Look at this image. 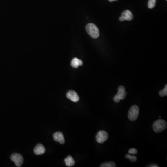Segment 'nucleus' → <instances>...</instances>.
<instances>
[{
	"mask_svg": "<svg viewBox=\"0 0 167 167\" xmlns=\"http://www.w3.org/2000/svg\"><path fill=\"white\" fill-rule=\"evenodd\" d=\"M86 31L88 35L94 39H97L99 36V31L97 26L93 23H89L86 25Z\"/></svg>",
	"mask_w": 167,
	"mask_h": 167,
	"instance_id": "f257e3e1",
	"label": "nucleus"
},
{
	"mask_svg": "<svg viewBox=\"0 0 167 167\" xmlns=\"http://www.w3.org/2000/svg\"><path fill=\"white\" fill-rule=\"evenodd\" d=\"M167 126V123L165 121L161 119L157 120L153 123V130L156 133H159L165 130Z\"/></svg>",
	"mask_w": 167,
	"mask_h": 167,
	"instance_id": "f03ea898",
	"label": "nucleus"
},
{
	"mask_svg": "<svg viewBox=\"0 0 167 167\" xmlns=\"http://www.w3.org/2000/svg\"><path fill=\"white\" fill-rule=\"evenodd\" d=\"M139 113V107L136 105H134L130 108L128 114V117L130 121H135L138 118Z\"/></svg>",
	"mask_w": 167,
	"mask_h": 167,
	"instance_id": "7ed1b4c3",
	"label": "nucleus"
},
{
	"mask_svg": "<svg viewBox=\"0 0 167 167\" xmlns=\"http://www.w3.org/2000/svg\"><path fill=\"white\" fill-rule=\"evenodd\" d=\"M126 94V92H125V87L124 86H119L118 88L117 94L114 97V101L116 103H118L120 100H123L125 99Z\"/></svg>",
	"mask_w": 167,
	"mask_h": 167,
	"instance_id": "20e7f679",
	"label": "nucleus"
},
{
	"mask_svg": "<svg viewBox=\"0 0 167 167\" xmlns=\"http://www.w3.org/2000/svg\"><path fill=\"white\" fill-rule=\"evenodd\" d=\"M11 159L14 161L16 166L20 167L23 163V157L22 155L17 153H14L11 156Z\"/></svg>",
	"mask_w": 167,
	"mask_h": 167,
	"instance_id": "39448f33",
	"label": "nucleus"
},
{
	"mask_svg": "<svg viewBox=\"0 0 167 167\" xmlns=\"http://www.w3.org/2000/svg\"><path fill=\"white\" fill-rule=\"evenodd\" d=\"M108 138V134L104 130L99 131L96 136V140L97 143L102 144L106 141Z\"/></svg>",
	"mask_w": 167,
	"mask_h": 167,
	"instance_id": "423d86ee",
	"label": "nucleus"
},
{
	"mask_svg": "<svg viewBox=\"0 0 167 167\" xmlns=\"http://www.w3.org/2000/svg\"><path fill=\"white\" fill-rule=\"evenodd\" d=\"M133 18V15L131 11L128 10H126L123 12L122 15L120 17L119 20L121 21H130Z\"/></svg>",
	"mask_w": 167,
	"mask_h": 167,
	"instance_id": "0eeeda50",
	"label": "nucleus"
},
{
	"mask_svg": "<svg viewBox=\"0 0 167 167\" xmlns=\"http://www.w3.org/2000/svg\"><path fill=\"white\" fill-rule=\"evenodd\" d=\"M66 97L69 99L73 102H77L79 100V97L76 92L70 90L66 93Z\"/></svg>",
	"mask_w": 167,
	"mask_h": 167,
	"instance_id": "6e6552de",
	"label": "nucleus"
},
{
	"mask_svg": "<svg viewBox=\"0 0 167 167\" xmlns=\"http://www.w3.org/2000/svg\"><path fill=\"white\" fill-rule=\"evenodd\" d=\"M53 139L56 141L59 142L61 144L65 143V138L63 134L61 132H57L53 135Z\"/></svg>",
	"mask_w": 167,
	"mask_h": 167,
	"instance_id": "1a4fd4ad",
	"label": "nucleus"
},
{
	"mask_svg": "<svg viewBox=\"0 0 167 167\" xmlns=\"http://www.w3.org/2000/svg\"><path fill=\"white\" fill-rule=\"evenodd\" d=\"M45 152V148L42 144H38L34 148V153L37 155L43 154Z\"/></svg>",
	"mask_w": 167,
	"mask_h": 167,
	"instance_id": "9d476101",
	"label": "nucleus"
},
{
	"mask_svg": "<svg viewBox=\"0 0 167 167\" xmlns=\"http://www.w3.org/2000/svg\"><path fill=\"white\" fill-rule=\"evenodd\" d=\"M83 62L82 61L77 58H74L71 61V66L74 68H78L79 66L83 65Z\"/></svg>",
	"mask_w": 167,
	"mask_h": 167,
	"instance_id": "9b49d317",
	"label": "nucleus"
},
{
	"mask_svg": "<svg viewBox=\"0 0 167 167\" xmlns=\"http://www.w3.org/2000/svg\"><path fill=\"white\" fill-rule=\"evenodd\" d=\"M65 162L67 167H72L75 164L74 159L71 155H69L65 158Z\"/></svg>",
	"mask_w": 167,
	"mask_h": 167,
	"instance_id": "f8f14e48",
	"label": "nucleus"
},
{
	"mask_svg": "<svg viewBox=\"0 0 167 167\" xmlns=\"http://www.w3.org/2000/svg\"><path fill=\"white\" fill-rule=\"evenodd\" d=\"M116 165L115 163L114 162H105L101 165L100 167H116Z\"/></svg>",
	"mask_w": 167,
	"mask_h": 167,
	"instance_id": "ddd939ff",
	"label": "nucleus"
},
{
	"mask_svg": "<svg viewBox=\"0 0 167 167\" xmlns=\"http://www.w3.org/2000/svg\"><path fill=\"white\" fill-rule=\"evenodd\" d=\"M156 5V0H148V6L150 9H152L155 7Z\"/></svg>",
	"mask_w": 167,
	"mask_h": 167,
	"instance_id": "4468645a",
	"label": "nucleus"
},
{
	"mask_svg": "<svg viewBox=\"0 0 167 167\" xmlns=\"http://www.w3.org/2000/svg\"><path fill=\"white\" fill-rule=\"evenodd\" d=\"M159 95H160V96L161 97H163L165 96H167V85H165V86L164 88V89L162 90H161L160 92H159Z\"/></svg>",
	"mask_w": 167,
	"mask_h": 167,
	"instance_id": "2eb2a0df",
	"label": "nucleus"
},
{
	"mask_svg": "<svg viewBox=\"0 0 167 167\" xmlns=\"http://www.w3.org/2000/svg\"><path fill=\"white\" fill-rule=\"evenodd\" d=\"M125 158L126 159H129V160H130L132 162H134V161H137V157H136L135 156H131V155H125Z\"/></svg>",
	"mask_w": 167,
	"mask_h": 167,
	"instance_id": "dca6fc26",
	"label": "nucleus"
},
{
	"mask_svg": "<svg viewBox=\"0 0 167 167\" xmlns=\"http://www.w3.org/2000/svg\"><path fill=\"white\" fill-rule=\"evenodd\" d=\"M129 153L130 154H136L137 153V150L136 148H130L129 150Z\"/></svg>",
	"mask_w": 167,
	"mask_h": 167,
	"instance_id": "f3484780",
	"label": "nucleus"
},
{
	"mask_svg": "<svg viewBox=\"0 0 167 167\" xmlns=\"http://www.w3.org/2000/svg\"><path fill=\"white\" fill-rule=\"evenodd\" d=\"M153 165V166H152V165H151V166H150V167H158V166H157V165Z\"/></svg>",
	"mask_w": 167,
	"mask_h": 167,
	"instance_id": "a211bd4d",
	"label": "nucleus"
},
{
	"mask_svg": "<svg viewBox=\"0 0 167 167\" xmlns=\"http://www.w3.org/2000/svg\"><path fill=\"white\" fill-rule=\"evenodd\" d=\"M117 0H109V1L110 2H113L114 1H117Z\"/></svg>",
	"mask_w": 167,
	"mask_h": 167,
	"instance_id": "6ab92c4d",
	"label": "nucleus"
},
{
	"mask_svg": "<svg viewBox=\"0 0 167 167\" xmlns=\"http://www.w3.org/2000/svg\"><path fill=\"white\" fill-rule=\"evenodd\" d=\"M166 1H167V0H166Z\"/></svg>",
	"mask_w": 167,
	"mask_h": 167,
	"instance_id": "aec40b11",
	"label": "nucleus"
}]
</instances>
